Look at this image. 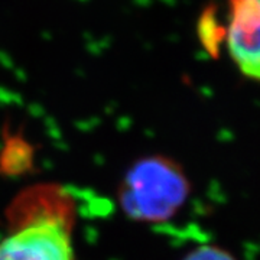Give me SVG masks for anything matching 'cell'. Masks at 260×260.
<instances>
[{"instance_id":"cell-1","label":"cell","mask_w":260,"mask_h":260,"mask_svg":"<svg viewBox=\"0 0 260 260\" xmlns=\"http://www.w3.org/2000/svg\"><path fill=\"white\" fill-rule=\"evenodd\" d=\"M189 184L172 159L146 156L127 169L119 186L123 213L140 223L169 220L185 203Z\"/></svg>"},{"instance_id":"cell-2","label":"cell","mask_w":260,"mask_h":260,"mask_svg":"<svg viewBox=\"0 0 260 260\" xmlns=\"http://www.w3.org/2000/svg\"><path fill=\"white\" fill-rule=\"evenodd\" d=\"M15 214L13 230L0 242V260H75L62 198L39 204L34 191L19 201Z\"/></svg>"},{"instance_id":"cell-3","label":"cell","mask_w":260,"mask_h":260,"mask_svg":"<svg viewBox=\"0 0 260 260\" xmlns=\"http://www.w3.org/2000/svg\"><path fill=\"white\" fill-rule=\"evenodd\" d=\"M227 44L243 74L260 81V0H229Z\"/></svg>"},{"instance_id":"cell-4","label":"cell","mask_w":260,"mask_h":260,"mask_svg":"<svg viewBox=\"0 0 260 260\" xmlns=\"http://www.w3.org/2000/svg\"><path fill=\"white\" fill-rule=\"evenodd\" d=\"M197 34L205 52L211 58H218L221 45L227 39V28L220 22L215 5H208L201 12L197 23Z\"/></svg>"},{"instance_id":"cell-5","label":"cell","mask_w":260,"mask_h":260,"mask_svg":"<svg viewBox=\"0 0 260 260\" xmlns=\"http://www.w3.org/2000/svg\"><path fill=\"white\" fill-rule=\"evenodd\" d=\"M182 260H236L229 251L214 247V246H203L195 250L189 251Z\"/></svg>"}]
</instances>
